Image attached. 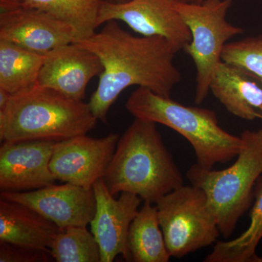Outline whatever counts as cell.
I'll return each mask as SVG.
<instances>
[{"mask_svg":"<svg viewBox=\"0 0 262 262\" xmlns=\"http://www.w3.org/2000/svg\"><path fill=\"white\" fill-rule=\"evenodd\" d=\"M75 42L94 53L102 63L97 89L89 102L100 121L106 122L110 108L127 88L136 85L170 97L182 80L174 63L178 51L163 37L134 35L113 20L91 37Z\"/></svg>","mask_w":262,"mask_h":262,"instance_id":"6da1fadb","label":"cell"},{"mask_svg":"<svg viewBox=\"0 0 262 262\" xmlns=\"http://www.w3.org/2000/svg\"><path fill=\"white\" fill-rule=\"evenodd\" d=\"M103 179L113 195L132 193L152 204L184 184L157 124L140 119L120 136Z\"/></svg>","mask_w":262,"mask_h":262,"instance_id":"7a4b0ae2","label":"cell"},{"mask_svg":"<svg viewBox=\"0 0 262 262\" xmlns=\"http://www.w3.org/2000/svg\"><path fill=\"white\" fill-rule=\"evenodd\" d=\"M97 122L89 103L36 85L10 95L0 108V140H65L87 134Z\"/></svg>","mask_w":262,"mask_h":262,"instance_id":"3957f363","label":"cell"},{"mask_svg":"<svg viewBox=\"0 0 262 262\" xmlns=\"http://www.w3.org/2000/svg\"><path fill=\"white\" fill-rule=\"evenodd\" d=\"M125 108L135 119L161 124L185 138L194 149L196 163L203 168L228 163L241 149V136L224 130L208 108L185 106L144 88L130 94Z\"/></svg>","mask_w":262,"mask_h":262,"instance_id":"277c9868","label":"cell"},{"mask_svg":"<svg viewBox=\"0 0 262 262\" xmlns=\"http://www.w3.org/2000/svg\"><path fill=\"white\" fill-rule=\"evenodd\" d=\"M242 146L229 168L215 170L194 164L188 170L191 184L205 192L221 234L228 238L239 219L251 207L262 174V140L257 131L241 133Z\"/></svg>","mask_w":262,"mask_h":262,"instance_id":"5b68a950","label":"cell"},{"mask_svg":"<svg viewBox=\"0 0 262 262\" xmlns=\"http://www.w3.org/2000/svg\"><path fill=\"white\" fill-rule=\"evenodd\" d=\"M233 0H205L201 3H182L175 8L191 33L190 42L183 50L196 69L194 101L201 104L211 92L215 70L222 62V53L232 38L244 29L229 23L227 16Z\"/></svg>","mask_w":262,"mask_h":262,"instance_id":"8992f818","label":"cell"},{"mask_svg":"<svg viewBox=\"0 0 262 262\" xmlns=\"http://www.w3.org/2000/svg\"><path fill=\"white\" fill-rule=\"evenodd\" d=\"M170 256L182 258L216 243L221 234L205 192L180 186L155 203Z\"/></svg>","mask_w":262,"mask_h":262,"instance_id":"52a82bcc","label":"cell"},{"mask_svg":"<svg viewBox=\"0 0 262 262\" xmlns=\"http://www.w3.org/2000/svg\"><path fill=\"white\" fill-rule=\"evenodd\" d=\"M177 0H130L121 4L103 1L98 26L121 21L144 37H161L177 51L190 42V31L175 8Z\"/></svg>","mask_w":262,"mask_h":262,"instance_id":"ba28073f","label":"cell"},{"mask_svg":"<svg viewBox=\"0 0 262 262\" xmlns=\"http://www.w3.org/2000/svg\"><path fill=\"white\" fill-rule=\"evenodd\" d=\"M119 139L116 134L98 139L83 134L57 141L50 164L52 173L56 180L92 189L104 177Z\"/></svg>","mask_w":262,"mask_h":262,"instance_id":"9c48e42d","label":"cell"},{"mask_svg":"<svg viewBox=\"0 0 262 262\" xmlns=\"http://www.w3.org/2000/svg\"><path fill=\"white\" fill-rule=\"evenodd\" d=\"M96 213L91 231L101 251V262H113L118 255L129 261L127 237L142 199L129 192L120 193L117 199L110 193L103 179L95 183Z\"/></svg>","mask_w":262,"mask_h":262,"instance_id":"30bf717a","label":"cell"},{"mask_svg":"<svg viewBox=\"0 0 262 262\" xmlns=\"http://www.w3.org/2000/svg\"><path fill=\"white\" fill-rule=\"evenodd\" d=\"M57 141L31 140L2 142L1 192H28L55 184L51 160Z\"/></svg>","mask_w":262,"mask_h":262,"instance_id":"8fae6325","label":"cell"},{"mask_svg":"<svg viewBox=\"0 0 262 262\" xmlns=\"http://www.w3.org/2000/svg\"><path fill=\"white\" fill-rule=\"evenodd\" d=\"M1 198L29 207L60 229L87 227L96 213L94 189L69 183L53 184L28 192H1Z\"/></svg>","mask_w":262,"mask_h":262,"instance_id":"7c38bea8","label":"cell"},{"mask_svg":"<svg viewBox=\"0 0 262 262\" xmlns=\"http://www.w3.org/2000/svg\"><path fill=\"white\" fill-rule=\"evenodd\" d=\"M0 39L46 55L75 42L77 36L69 24L45 12L13 6L0 8Z\"/></svg>","mask_w":262,"mask_h":262,"instance_id":"4fadbf2b","label":"cell"},{"mask_svg":"<svg viewBox=\"0 0 262 262\" xmlns=\"http://www.w3.org/2000/svg\"><path fill=\"white\" fill-rule=\"evenodd\" d=\"M101 60L77 43L60 46L46 54L37 85L83 101L90 81L102 73Z\"/></svg>","mask_w":262,"mask_h":262,"instance_id":"5bb4252c","label":"cell"},{"mask_svg":"<svg viewBox=\"0 0 262 262\" xmlns=\"http://www.w3.org/2000/svg\"><path fill=\"white\" fill-rule=\"evenodd\" d=\"M210 91L229 113L246 120L262 121V78L242 67L221 62Z\"/></svg>","mask_w":262,"mask_h":262,"instance_id":"9a60e30c","label":"cell"},{"mask_svg":"<svg viewBox=\"0 0 262 262\" xmlns=\"http://www.w3.org/2000/svg\"><path fill=\"white\" fill-rule=\"evenodd\" d=\"M60 228L29 207L0 200V242L50 251Z\"/></svg>","mask_w":262,"mask_h":262,"instance_id":"2e32d148","label":"cell"},{"mask_svg":"<svg viewBox=\"0 0 262 262\" xmlns=\"http://www.w3.org/2000/svg\"><path fill=\"white\" fill-rule=\"evenodd\" d=\"M103 0H0V8L21 6L45 12L69 24L77 40L94 35Z\"/></svg>","mask_w":262,"mask_h":262,"instance_id":"e0dca14e","label":"cell"},{"mask_svg":"<svg viewBox=\"0 0 262 262\" xmlns=\"http://www.w3.org/2000/svg\"><path fill=\"white\" fill-rule=\"evenodd\" d=\"M127 246L129 261L168 262L171 257L152 203L144 202L138 211L129 229Z\"/></svg>","mask_w":262,"mask_h":262,"instance_id":"ac0fdd59","label":"cell"},{"mask_svg":"<svg viewBox=\"0 0 262 262\" xmlns=\"http://www.w3.org/2000/svg\"><path fill=\"white\" fill-rule=\"evenodd\" d=\"M46 55L0 39V90L10 95L35 87Z\"/></svg>","mask_w":262,"mask_h":262,"instance_id":"d6986e66","label":"cell"},{"mask_svg":"<svg viewBox=\"0 0 262 262\" xmlns=\"http://www.w3.org/2000/svg\"><path fill=\"white\" fill-rule=\"evenodd\" d=\"M254 204L251 212L249 227L244 233L229 241L215 243L204 259L206 262H262L256 250L262 239V177L254 189Z\"/></svg>","mask_w":262,"mask_h":262,"instance_id":"ffe728a7","label":"cell"},{"mask_svg":"<svg viewBox=\"0 0 262 262\" xmlns=\"http://www.w3.org/2000/svg\"><path fill=\"white\" fill-rule=\"evenodd\" d=\"M50 253L57 262H101L97 241L84 226L60 229L50 247Z\"/></svg>","mask_w":262,"mask_h":262,"instance_id":"44dd1931","label":"cell"},{"mask_svg":"<svg viewBox=\"0 0 262 262\" xmlns=\"http://www.w3.org/2000/svg\"><path fill=\"white\" fill-rule=\"evenodd\" d=\"M222 61L238 66L262 78V34L227 43Z\"/></svg>","mask_w":262,"mask_h":262,"instance_id":"7402d4cb","label":"cell"},{"mask_svg":"<svg viewBox=\"0 0 262 262\" xmlns=\"http://www.w3.org/2000/svg\"><path fill=\"white\" fill-rule=\"evenodd\" d=\"M50 251L0 242V262H46Z\"/></svg>","mask_w":262,"mask_h":262,"instance_id":"603a6c76","label":"cell"},{"mask_svg":"<svg viewBox=\"0 0 262 262\" xmlns=\"http://www.w3.org/2000/svg\"><path fill=\"white\" fill-rule=\"evenodd\" d=\"M103 1L107 2L108 3H113V4H121V3H127L130 0H103Z\"/></svg>","mask_w":262,"mask_h":262,"instance_id":"cb8c5ba5","label":"cell"},{"mask_svg":"<svg viewBox=\"0 0 262 262\" xmlns=\"http://www.w3.org/2000/svg\"><path fill=\"white\" fill-rule=\"evenodd\" d=\"M179 2H182V3H201L203 2H204L205 0H178Z\"/></svg>","mask_w":262,"mask_h":262,"instance_id":"d4e9b609","label":"cell"},{"mask_svg":"<svg viewBox=\"0 0 262 262\" xmlns=\"http://www.w3.org/2000/svg\"><path fill=\"white\" fill-rule=\"evenodd\" d=\"M257 133H258V135H259L260 138H261V140H262V127H261V129H259V130H258L257 131Z\"/></svg>","mask_w":262,"mask_h":262,"instance_id":"484cf974","label":"cell"}]
</instances>
